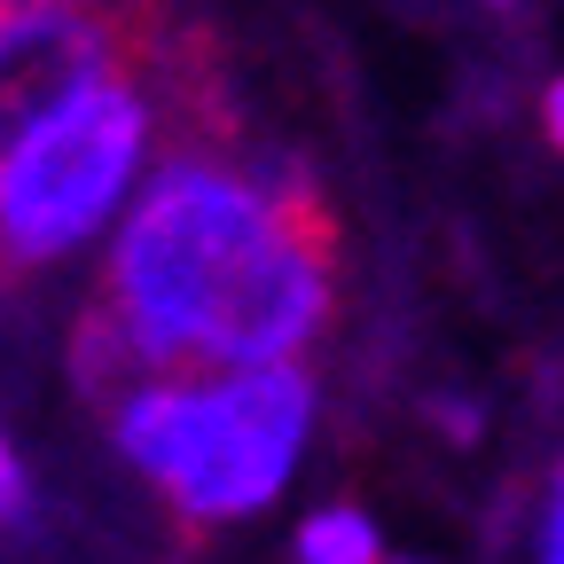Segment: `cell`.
Masks as SVG:
<instances>
[{
  "instance_id": "7",
  "label": "cell",
  "mask_w": 564,
  "mask_h": 564,
  "mask_svg": "<svg viewBox=\"0 0 564 564\" xmlns=\"http://www.w3.org/2000/svg\"><path fill=\"white\" fill-rule=\"evenodd\" d=\"M541 564H564V478H556V518H549V549H541Z\"/></svg>"
},
{
  "instance_id": "3",
  "label": "cell",
  "mask_w": 564,
  "mask_h": 564,
  "mask_svg": "<svg viewBox=\"0 0 564 564\" xmlns=\"http://www.w3.org/2000/svg\"><path fill=\"white\" fill-rule=\"evenodd\" d=\"M165 110L141 55L87 70L55 102L0 126V274L55 267L95 243L158 165Z\"/></svg>"
},
{
  "instance_id": "4",
  "label": "cell",
  "mask_w": 564,
  "mask_h": 564,
  "mask_svg": "<svg viewBox=\"0 0 564 564\" xmlns=\"http://www.w3.org/2000/svg\"><path fill=\"white\" fill-rule=\"evenodd\" d=\"M299 564H384V533L361 510H322L299 533Z\"/></svg>"
},
{
  "instance_id": "8",
  "label": "cell",
  "mask_w": 564,
  "mask_h": 564,
  "mask_svg": "<svg viewBox=\"0 0 564 564\" xmlns=\"http://www.w3.org/2000/svg\"><path fill=\"white\" fill-rule=\"evenodd\" d=\"M494 9H510V0H494Z\"/></svg>"
},
{
  "instance_id": "2",
  "label": "cell",
  "mask_w": 564,
  "mask_h": 564,
  "mask_svg": "<svg viewBox=\"0 0 564 564\" xmlns=\"http://www.w3.org/2000/svg\"><path fill=\"white\" fill-rule=\"evenodd\" d=\"M314 432V377L259 369H150L118 400V447L188 525L267 510Z\"/></svg>"
},
{
  "instance_id": "5",
  "label": "cell",
  "mask_w": 564,
  "mask_h": 564,
  "mask_svg": "<svg viewBox=\"0 0 564 564\" xmlns=\"http://www.w3.org/2000/svg\"><path fill=\"white\" fill-rule=\"evenodd\" d=\"M0 518H24V470H17L9 440H0Z\"/></svg>"
},
{
  "instance_id": "6",
  "label": "cell",
  "mask_w": 564,
  "mask_h": 564,
  "mask_svg": "<svg viewBox=\"0 0 564 564\" xmlns=\"http://www.w3.org/2000/svg\"><path fill=\"white\" fill-rule=\"evenodd\" d=\"M541 126H549V141L564 150V70L549 79V95H541Z\"/></svg>"
},
{
  "instance_id": "1",
  "label": "cell",
  "mask_w": 564,
  "mask_h": 564,
  "mask_svg": "<svg viewBox=\"0 0 564 564\" xmlns=\"http://www.w3.org/2000/svg\"><path fill=\"white\" fill-rule=\"evenodd\" d=\"M329 299L337 243L314 188L228 141H181L141 173L102 251L79 377L126 392L150 369L299 361L329 322Z\"/></svg>"
}]
</instances>
